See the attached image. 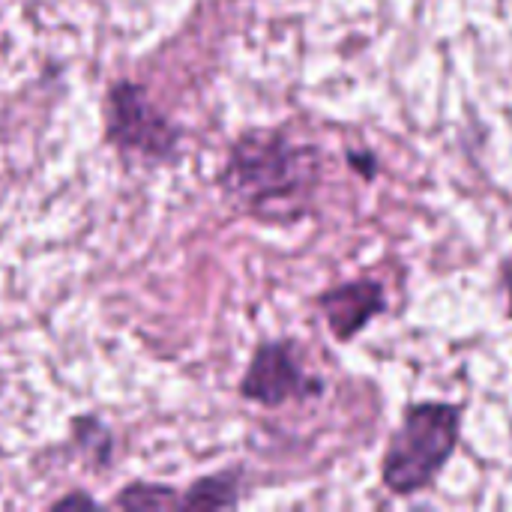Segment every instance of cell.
<instances>
[{
    "label": "cell",
    "mask_w": 512,
    "mask_h": 512,
    "mask_svg": "<svg viewBox=\"0 0 512 512\" xmlns=\"http://www.w3.org/2000/svg\"><path fill=\"white\" fill-rule=\"evenodd\" d=\"M105 129L108 141L120 150H138L153 159H165L177 150L180 132L168 117L147 99V93L129 81L108 90L105 99Z\"/></svg>",
    "instance_id": "3957f363"
},
{
    "label": "cell",
    "mask_w": 512,
    "mask_h": 512,
    "mask_svg": "<svg viewBox=\"0 0 512 512\" xmlns=\"http://www.w3.org/2000/svg\"><path fill=\"white\" fill-rule=\"evenodd\" d=\"M321 390H324V381L309 378L303 372L291 342L261 345L249 363V372L240 381L243 399L267 405V408H276L303 396H321Z\"/></svg>",
    "instance_id": "277c9868"
},
{
    "label": "cell",
    "mask_w": 512,
    "mask_h": 512,
    "mask_svg": "<svg viewBox=\"0 0 512 512\" xmlns=\"http://www.w3.org/2000/svg\"><path fill=\"white\" fill-rule=\"evenodd\" d=\"M504 291H507V312L512 318V258L504 264Z\"/></svg>",
    "instance_id": "ba28073f"
},
{
    "label": "cell",
    "mask_w": 512,
    "mask_h": 512,
    "mask_svg": "<svg viewBox=\"0 0 512 512\" xmlns=\"http://www.w3.org/2000/svg\"><path fill=\"white\" fill-rule=\"evenodd\" d=\"M234 504H237V483L231 474L207 477L195 483L186 492V498H180V507H192V510H219V507H234Z\"/></svg>",
    "instance_id": "8992f818"
},
{
    "label": "cell",
    "mask_w": 512,
    "mask_h": 512,
    "mask_svg": "<svg viewBox=\"0 0 512 512\" xmlns=\"http://www.w3.org/2000/svg\"><path fill=\"white\" fill-rule=\"evenodd\" d=\"M462 408L447 402H423L405 411L402 429L384 453V486L396 495L426 489L450 462L459 444Z\"/></svg>",
    "instance_id": "7a4b0ae2"
},
{
    "label": "cell",
    "mask_w": 512,
    "mask_h": 512,
    "mask_svg": "<svg viewBox=\"0 0 512 512\" xmlns=\"http://www.w3.org/2000/svg\"><path fill=\"white\" fill-rule=\"evenodd\" d=\"M54 507L60 510V507H96V504H93L90 498H63V501H57Z\"/></svg>",
    "instance_id": "9c48e42d"
},
{
    "label": "cell",
    "mask_w": 512,
    "mask_h": 512,
    "mask_svg": "<svg viewBox=\"0 0 512 512\" xmlns=\"http://www.w3.org/2000/svg\"><path fill=\"white\" fill-rule=\"evenodd\" d=\"M318 306L339 342L354 339L375 315L387 309L384 285L375 279H357L348 285H339L318 297Z\"/></svg>",
    "instance_id": "5b68a950"
},
{
    "label": "cell",
    "mask_w": 512,
    "mask_h": 512,
    "mask_svg": "<svg viewBox=\"0 0 512 512\" xmlns=\"http://www.w3.org/2000/svg\"><path fill=\"white\" fill-rule=\"evenodd\" d=\"M318 165V150L294 144L285 132H249L234 144L222 186L261 219H294L309 201Z\"/></svg>",
    "instance_id": "6da1fadb"
},
{
    "label": "cell",
    "mask_w": 512,
    "mask_h": 512,
    "mask_svg": "<svg viewBox=\"0 0 512 512\" xmlns=\"http://www.w3.org/2000/svg\"><path fill=\"white\" fill-rule=\"evenodd\" d=\"M180 504L174 498L171 489H162V486H129L120 498H117V507H126V510H162V507H174Z\"/></svg>",
    "instance_id": "52a82bcc"
}]
</instances>
